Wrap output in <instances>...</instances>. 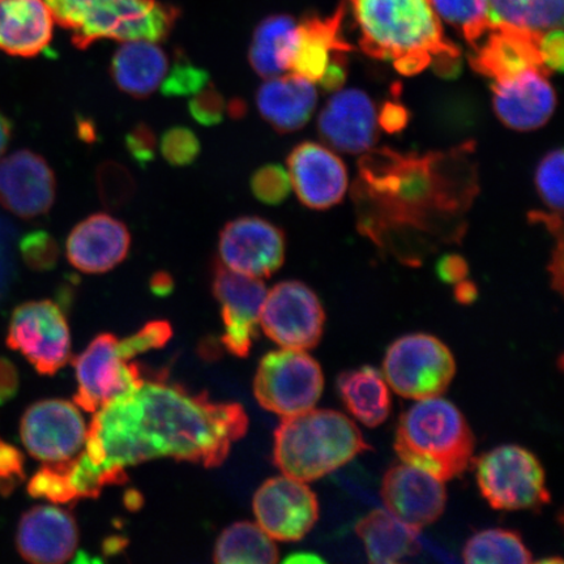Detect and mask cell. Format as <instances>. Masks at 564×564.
<instances>
[{
  "instance_id": "cell-1",
  "label": "cell",
  "mask_w": 564,
  "mask_h": 564,
  "mask_svg": "<svg viewBox=\"0 0 564 564\" xmlns=\"http://www.w3.org/2000/svg\"><path fill=\"white\" fill-rule=\"evenodd\" d=\"M249 417L242 405L215 403L206 393L144 382L95 412L82 453L105 486L129 481L126 467L172 457L216 468L242 440Z\"/></svg>"
},
{
  "instance_id": "cell-2",
  "label": "cell",
  "mask_w": 564,
  "mask_h": 564,
  "mask_svg": "<svg viewBox=\"0 0 564 564\" xmlns=\"http://www.w3.org/2000/svg\"><path fill=\"white\" fill-rule=\"evenodd\" d=\"M454 154H401L371 151L359 162L355 186L358 225L379 246L398 239H448L460 231V218L476 193L467 158Z\"/></svg>"
},
{
  "instance_id": "cell-3",
  "label": "cell",
  "mask_w": 564,
  "mask_h": 564,
  "mask_svg": "<svg viewBox=\"0 0 564 564\" xmlns=\"http://www.w3.org/2000/svg\"><path fill=\"white\" fill-rule=\"evenodd\" d=\"M359 30V46L376 59L392 62L405 76L433 63L460 58L444 34L432 0H348Z\"/></svg>"
},
{
  "instance_id": "cell-4",
  "label": "cell",
  "mask_w": 564,
  "mask_h": 564,
  "mask_svg": "<svg viewBox=\"0 0 564 564\" xmlns=\"http://www.w3.org/2000/svg\"><path fill=\"white\" fill-rule=\"evenodd\" d=\"M371 449L347 415L310 409L281 421L274 432L273 462L282 475L312 482L334 474Z\"/></svg>"
},
{
  "instance_id": "cell-5",
  "label": "cell",
  "mask_w": 564,
  "mask_h": 564,
  "mask_svg": "<svg viewBox=\"0 0 564 564\" xmlns=\"http://www.w3.org/2000/svg\"><path fill=\"white\" fill-rule=\"evenodd\" d=\"M475 447L467 419L456 405L440 397L419 400L401 415L394 440L401 462L443 482L468 470Z\"/></svg>"
},
{
  "instance_id": "cell-6",
  "label": "cell",
  "mask_w": 564,
  "mask_h": 564,
  "mask_svg": "<svg viewBox=\"0 0 564 564\" xmlns=\"http://www.w3.org/2000/svg\"><path fill=\"white\" fill-rule=\"evenodd\" d=\"M56 24L86 51L100 40L160 42L167 39L178 12L159 0H45Z\"/></svg>"
},
{
  "instance_id": "cell-7",
  "label": "cell",
  "mask_w": 564,
  "mask_h": 564,
  "mask_svg": "<svg viewBox=\"0 0 564 564\" xmlns=\"http://www.w3.org/2000/svg\"><path fill=\"white\" fill-rule=\"evenodd\" d=\"M479 491L494 510H531L550 502L545 469L527 448L506 444L476 463Z\"/></svg>"
},
{
  "instance_id": "cell-8",
  "label": "cell",
  "mask_w": 564,
  "mask_h": 564,
  "mask_svg": "<svg viewBox=\"0 0 564 564\" xmlns=\"http://www.w3.org/2000/svg\"><path fill=\"white\" fill-rule=\"evenodd\" d=\"M456 373V362L446 344L432 335L398 338L383 359L386 382L401 398L423 400L441 397Z\"/></svg>"
},
{
  "instance_id": "cell-9",
  "label": "cell",
  "mask_w": 564,
  "mask_h": 564,
  "mask_svg": "<svg viewBox=\"0 0 564 564\" xmlns=\"http://www.w3.org/2000/svg\"><path fill=\"white\" fill-rule=\"evenodd\" d=\"M324 390L321 365L306 350L268 352L253 379V394L265 411L292 417L313 409Z\"/></svg>"
},
{
  "instance_id": "cell-10",
  "label": "cell",
  "mask_w": 564,
  "mask_h": 564,
  "mask_svg": "<svg viewBox=\"0 0 564 564\" xmlns=\"http://www.w3.org/2000/svg\"><path fill=\"white\" fill-rule=\"evenodd\" d=\"M7 345L20 351L41 376H55L70 357L65 314L53 301L23 303L12 314Z\"/></svg>"
},
{
  "instance_id": "cell-11",
  "label": "cell",
  "mask_w": 564,
  "mask_h": 564,
  "mask_svg": "<svg viewBox=\"0 0 564 564\" xmlns=\"http://www.w3.org/2000/svg\"><path fill=\"white\" fill-rule=\"evenodd\" d=\"M259 323L281 348L308 350L321 341L326 313L313 289L284 281L267 292Z\"/></svg>"
},
{
  "instance_id": "cell-12",
  "label": "cell",
  "mask_w": 564,
  "mask_h": 564,
  "mask_svg": "<svg viewBox=\"0 0 564 564\" xmlns=\"http://www.w3.org/2000/svg\"><path fill=\"white\" fill-rule=\"evenodd\" d=\"M115 335H98L74 359L77 379L75 404L95 413L110 401L137 391L144 383L138 365L126 359Z\"/></svg>"
},
{
  "instance_id": "cell-13",
  "label": "cell",
  "mask_w": 564,
  "mask_h": 564,
  "mask_svg": "<svg viewBox=\"0 0 564 564\" xmlns=\"http://www.w3.org/2000/svg\"><path fill=\"white\" fill-rule=\"evenodd\" d=\"M20 435L32 457L44 463L69 460L80 453L87 426L77 405L61 399L39 401L21 419Z\"/></svg>"
},
{
  "instance_id": "cell-14",
  "label": "cell",
  "mask_w": 564,
  "mask_h": 564,
  "mask_svg": "<svg viewBox=\"0 0 564 564\" xmlns=\"http://www.w3.org/2000/svg\"><path fill=\"white\" fill-rule=\"evenodd\" d=\"M285 251L284 231L262 217H238L225 225L218 237L220 263L245 276H272L284 264Z\"/></svg>"
},
{
  "instance_id": "cell-15",
  "label": "cell",
  "mask_w": 564,
  "mask_h": 564,
  "mask_svg": "<svg viewBox=\"0 0 564 564\" xmlns=\"http://www.w3.org/2000/svg\"><path fill=\"white\" fill-rule=\"evenodd\" d=\"M258 525L272 540L293 542L306 538L319 519V502L306 482L281 476L268 479L252 502Z\"/></svg>"
},
{
  "instance_id": "cell-16",
  "label": "cell",
  "mask_w": 564,
  "mask_h": 564,
  "mask_svg": "<svg viewBox=\"0 0 564 564\" xmlns=\"http://www.w3.org/2000/svg\"><path fill=\"white\" fill-rule=\"evenodd\" d=\"M212 292L221 305L225 334L221 341L232 356H249L258 334L260 310L267 288L260 279L232 272L220 262L215 264Z\"/></svg>"
},
{
  "instance_id": "cell-17",
  "label": "cell",
  "mask_w": 564,
  "mask_h": 564,
  "mask_svg": "<svg viewBox=\"0 0 564 564\" xmlns=\"http://www.w3.org/2000/svg\"><path fill=\"white\" fill-rule=\"evenodd\" d=\"M56 197V178L47 161L30 150L0 158V204L24 220L51 212Z\"/></svg>"
},
{
  "instance_id": "cell-18",
  "label": "cell",
  "mask_w": 564,
  "mask_h": 564,
  "mask_svg": "<svg viewBox=\"0 0 564 564\" xmlns=\"http://www.w3.org/2000/svg\"><path fill=\"white\" fill-rule=\"evenodd\" d=\"M292 188L303 206L323 210L336 206L348 189L347 166L327 147L305 141L288 158Z\"/></svg>"
},
{
  "instance_id": "cell-19",
  "label": "cell",
  "mask_w": 564,
  "mask_h": 564,
  "mask_svg": "<svg viewBox=\"0 0 564 564\" xmlns=\"http://www.w3.org/2000/svg\"><path fill=\"white\" fill-rule=\"evenodd\" d=\"M380 496L388 511L419 529L434 524L447 505L444 482L405 463L387 470Z\"/></svg>"
},
{
  "instance_id": "cell-20",
  "label": "cell",
  "mask_w": 564,
  "mask_h": 564,
  "mask_svg": "<svg viewBox=\"0 0 564 564\" xmlns=\"http://www.w3.org/2000/svg\"><path fill=\"white\" fill-rule=\"evenodd\" d=\"M542 69L502 82H494L492 108L505 126L517 131H533L545 126L554 115L556 95Z\"/></svg>"
},
{
  "instance_id": "cell-21",
  "label": "cell",
  "mask_w": 564,
  "mask_h": 564,
  "mask_svg": "<svg viewBox=\"0 0 564 564\" xmlns=\"http://www.w3.org/2000/svg\"><path fill=\"white\" fill-rule=\"evenodd\" d=\"M376 106L359 89L337 90L324 106L317 130L327 144L349 154L369 151L378 138Z\"/></svg>"
},
{
  "instance_id": "cell-22",
  "label": "cell",
  "mask_w": 564,
  "mask_h": 564,
  "mask_svg": "<svg viewBox=\"0 0 564 564\" xmlns=\"http://www.w3.org/2000/svg\"><path fill=\"white\" fill-rule=\"evenodd\" d=\"M130 247V230L122 221L108 214H95L70 230L66 257L77 271L106 273L123 262Z\"/></svg>"
},
{
  "instance_id": "cell-23",
  "label": "cell",
  "mask_w": 564,
  "mask_h": 564,
  "mask_svg": "<svg viewBox=\"0 0 564 564\" xmlns=\"http://www.w3.org/2000/svg\"><path fill=\"white\" fill-rule=\"evenodd\" d=\"M79 529L73 514L52 506H37L21 518L18 552L34 564H62L76 552Z\"/></svg>"
},
{
  "instance_id": "cell-24",
  "label": "cell",
  "mask_w": 564,
  "mask_h": 564,
  "mask_svg": "<svg viewBox=\"0 0 564 564\" xmlns=\"http://www.w3.org/2000/svg\"><path fill=\"white\" fill-rule=\"evenodd\" d=\"M535 34L509 25H494L474 47L470 65L478 74L494 82L512 79L529 69L549 74L540 53V39Z\"/></svg>"
},
{
  "instance_id": "cell-25",
  "label": "cell",
  "mask_w": 564,
  "mask_h": 564,
  "mask_svg": "<svg viewBox=\"0 0 564 564\" xmlns=\"http://www.w3.org/2000/svg\"><path fill=\"white\" fill-rule=\"evenodd\" d=\"M54 24L45 0H0V52L34 58L52 44Z\"/></svg>"
},
{
  "instance_id": "cell-26",
  "label": "cell",
  "mask_w": 564,
  "mask_h": 564,
  "mask_svg": "<svg viewBox=\"0 0 564 564\" xmlns=\"http://www.w3.org/2000/svg\"><path fill=\"white\" fill-rule=\"evenodd\" d=\"M265 80L256 96L260 116L280 133L303 129L312 119L317 104L314 83L295 74Z\"/></svg>"
},
{
  "instance_id": "cell-27",
  "label": "cell",
  "mask_w": 564,
  "mask_h": 564,
  "mask_svg": "<svg viewBox=\"0 0 564 564\" xmlns=\"http://www.w3.org/2000/svg\"><path fill=\"white\" fill-rule=\"evenodd\" d=\"M344 13V6H340L333 17H312L297 23L289 63L292 74L317 83L335 54L352 51V46L341 35Z\"/></svg>"
},
{
  "instance_id": "cell-28",
  "label": "cell",
  "mask_w": 564,
  "mask_h": 564,
  "mask_svg": "<svg viewBox=\"0 0 564 564\" xmlns=\"http://www.w3.org/2000/svg\"><path fill=\"white\" fill-rule=\"evenodd\" d=\"M169 61L156 42L123 41L110 63V75L119 90L133 98H147L164 82Z\"/></svg>"
},
{
  "instance_id": "cell-29",
  "label": "cell",
  "mask_w": 564,
  "mask_h": 564,
  "mask_svg": "<svg viewBox=\"0 0 564 564\" xmlns=\"http://www.w3.org/2000/svg\"><path fill=\"white\" fill-rule=\"evenodd\" d=\"M421 529L404 523L390 511L376 510L358 521L356 533L362 540L369 561L392 564L420 553Z\"/></svg>"
},
{
  "instance_id": "cell-30",
  "label": "cell",
  "mask_w": 564,
  "mask_h": 564,
  "mask_svg": "<svg viewBox=\"0 0 564 564\" xmlns=\"http://www.w3.org/2000/svg\"><path fill=\"white\" fill-rule=\"evenodd\" d=\"M337 391L352 417L365 426L377 427L390 417V386L371 366L341 372L337 378Z\"/></svg>"
},
{
  "instance_id": "cell-31",
  "label": "cell",
  "mask_w": 564,
  "mask_h": 564,
  "mask_svg": "<svg viewBox=\"0 0 564 564\" xmlns=\"http://www.w3.org/2000/svg\"><path fill=\"white\" fill-rule=\"evenodd\" d=\"M297 21L288 15H273L260 23L252 35L249 61L263 79L284 74L293 51Z\"/></svg>"
},
{
  "instance_id": "cell-32",
  "label": "cell",
  "mask_w": 564,
  "mask_h": 564,
  "mask_svg": "<svg viewBox=\"0 0 564 564\" xmlns=\"http://www.w3.org/2000/svg\"><path fill=\"white\" fill-rule=\"evenodd\" d=\"M214 561L218 564H274L279 562V550L258 524L239 521L218 538Z\"/></svg>"
},
{
  "instance_id": "cell-33",
  "label": "cell",
  "mask_w": 564,
  "mask_h": 564,
  "mask_svg": "<svg viewBox=\"0 0 564 564\" xmlns=\"http://www.w3.org/2000/svg\"><path fill=\"white\" fill-rule=\"evenodd\" d=\"M564 0H489L492 25L544 34L563 26Z\"/></svg>"
},
{
  "instance_id": "cell-34",
  "label": "cell",
  "mask_w": 564,
  "mask_h": 564,
  "mask_svg": "<svg viewBox=\"0 0 564 564\" xmlns=\"http://www.w3.org/2000/svg\"><path fill=\"white\" fill-rule=\"evenodd\" d=\"M463 560L469 564H527L533 561L518 532L496 528L478 532L463 550Z\"/></svg>"
},
{
  "instance_id": "cell-35",
  "label": "cell",
  "mask_w": 564,
  "mask_h": 564,
  "mask_svg": "<svg viewBox=\"0 0 564 564\" xmlns=\"http://www.w3.org/2000/svg\"><path fill=\"white\" fill-rule=\"evenodd\" d=\"M442 21L453 25L475 47L492 25L489 0H432Z\"/></svg>"
},
{
  "instance_id": "cell-36",
  "label": "cell",
  "mask_w": 564,
  "mask_h": 564,
  "mask_svg": "<svg viewBox=\"0 0 564 564\" xmlns=\"http://www.w3.org/2000/svg\"><path fill=\"white\" fill-rule=\"evenodd\" d=\"M96 187L104 207L112 210L126 207L137 193L135 178L116 161H106L97 167Z\"/></svg>"
},
{
  "instance_id": "cell-37",
  "label": "cell",
  "mask_w": 564,
  "mask_h": 564,
  "mask_svg": "<svg viewBox=\"0 0 564 564\" xmlns=\"http://www.w3.org/2000/svg\"><path fill=\"white\" fill-rule=\"evenodd\" d=\"M69 460L45 463L44 467L28 484V494L33 498L46 499L47 502L58 505L76 503L79 498H77L73 485L69 482Z\"/></svg>"
},
{
  "instance_id": "cell-38",
  "label": "cell",
  "mask_w": 564,
  "mask_h": 564,
  "mask_svg": "<svg viewBox=\"0 0 564 564\" xmlns=\"http://www.w3.org/2000/svg\"><path fill=\"white\" fill-rule=\"evenodd\" d=\"M210 83L208 70L196 66L188 56L176 52L173 66L169 67L161 94L165 97H188L197 94Z\"/></svg>"
},
{
  "instance_id": "cell-39",
  "label": "cell",
  "mask_w": 564,
  "mask_h": 564,
  "mask_svg": "<svg viewBox=\"0 0 564 564\" xmlns=\"http://www.w3.org/2000/svg\"><path fill=\"white\" fill-rule=\"evenodd\" d=\"M535 188L550 210V215L562 216L563 210V150L549 152L535 171Z\"/></svg>"
},
{
  "instance_id": "cell-40",
  "label": "cell",
  "mask_w": 564,
  "mask_h": 564,
  "mask_svg": "<svg viewBox=\"0 0 564 564\" xmlns=\"http://www.w3.org/2000/svg\"><path fill=\"white\" fill-rule=\"evenodd\" d=\"M162 158L173 167H187L199 159L202 144L196 133L186 126H174L162 133Z\"/></svg>"
},
{
  "instance_id": "cell-41",
  "label": "cell",
  "mask_w": 564,
  "mask_h": 564,
  "mask_svg": "<svg viewBox=\"0 0 564 564\" xmlns=\"http://www.w3.org/2000/svg\"><path fill=\"white\" fill-rule=\"evenodd\" d=\"M251 193L265 206H279L292 192L288 169L279 164L259 167L251 176Z\"/></svg>"
},
{
  "instance_id": "cell-42",
  "label": "cell",
  "mask_w": 564,
  "mask_h": 564,
  "mask_svg": "<svg viewBox=\"0 0 564 564\" xmlns=\"http://www.w3.org/2000/svg\"><path fill=\"white\" fill-rule=\"evenodd\" d=\"M20 252L28 267L46 272L58 263L61 250L51 232L34 230L21 238Z\"/></svg>"
},
{
  "instance_id": "cell-43",
  "label": "cell",
  "mask_w": 564,
  "mask_h": 564,
  "mask_svg": "<svg viewBox=\"0 0 564 564\" xmlns=\"http://www.w3.org/2000/svg\"><path fill=\"white\" fill-rule=\"evenodd\" d=\"M172 335L171 324L165 321H154L145 324L139 333L119 340L118 345L123 357L131 361L133 357L143 355L145 351L164 348Z\"/></svg>"
},
{
  "instance_id": "cell-44",
  "label": "cell",
  "mask_w": 564,
  "mask_h": 564,
  "mask_svg": "<svg viewBox=\"0 0 564 564\" xmlns=\"http://www.w3.org/2000/svg\"><path fill=\"white\" fill-rule=\"evenodd\" d=\"M227 106L221 91L209 83L207 87L192 96V100L188 102V112L196 123L214 127L224 121Z\"/></svg>"
},
{
  "instance_id": "cell-45",
  "label": "cell",
  "mask_w": 564,
  "mask_h": 564,
  "mask_svg": "<svg viewBox=\"0 0 564 564\" xmlns=\"http://www.w3.org/2000/svg\"><path fill=\"white\" fill-rule=\"evenodd\" d=\"M24 455L0 438V496L10 497L25 481Z\"/></svg>"
},
{
  "instance_id": "cell-46",
  "label": "cell",
  "mask_w": 564,
  "mask_h": 564,
  "mask_svg": "<svg viewBox=\"0 0 564 564\" xmlns=\"http://www.w3.org/2000/svg\"><path fill=\"white\" fill-rule=\"evenodd\" d=\"M126 151L135 164L145 167L156 158L158 154V137L151 126L147 123H138L127 133Z\"/></svg>"
},
{
  "instance_id": "cell-47",
  "label": "cell",
  "mask_w": 564,
  "mask_h": 564,
  "mask_svg": "<svg viewBox=\"0 0 564 564\" xmlns=\"http://www.w3.org/2000/svg\"><path fill=\"white\" fill-rule=\"evenodd\" d=\"M540 53L542 63L549 74L563 73L564 39L562 28L542 34L540 39Z\"/></svg>"
},
{
  "instance_id": "cell-48",
  "label": "cell",
  "mask_w": 564,
  "mask_h": 564,
  "mask_svg": "<svg viewBox=\"0 0 564 564\" xmlns=\"http://www.w3.org/2000/svg\"><path fill=\"white\" fill-rule=\"evenodd\" d=\"M348 53H337L334 55V58L330 59L326 70L322 75L321 79L317 83L321 84V87L327 91H337L340 90L347 82L348 77V62H347Z\"/></svg>"
},
{
  "instance_id": "cell-49",
  "label": "cell",
  "mask_w": 564,
  "mask_h": 564,
  "mask_svg": "<svg viewBox=\"0 0 564 564\" xmlns=\"http://www.w3.org/2000/svg\"><path fill=\"white\" fill-rule=\"evenodd\" d=\"M378 126L388 133H398L409 123V112L404 105L399 102H386L377 112Z\"/></svg>"
},
{
  "instance_id": "cell-50",
  "label": "cell",
  "mask_w": 564,
  "mask_h": 564,
  "mask_svg": "<svg viewBox=\"0 0 564 564\" xmlns=\"http://www.w3.org/2000/svg\"><path fill=\"white\" fill-rule=\"evenodd\" d=\"M436 274L447 284H457L468 276L469 267L465 259L457 253H448L441 258L435 267Z\"/></svg>"
},
{
  "instance_id": "cell-51",
  "label": "cell",
  "mask_w": 564,
  "mask_h": 564,
  "mask_svg": "<svg viewBox=\"0 0 564 564\" xmlns=\"http://www.w3.org/2000/svg\"><path fill=\"white\" fill-rule=\"evenodd\" d=\"M20 387L19 372L9 359L0 357V405L17 397Z\"/></svg>"
},
{
  "instance_id": "cell-52",
  "label": "cell",
  "mask_w": 564,
  "mask_h": 564,
  "mask_svg": "<svg viewBox=\"0 0 564 564\" xmlns=\"http://www.w3.org/2000/svg\"><path fill=\"white\" fill-rule=\"evenodd\" d=\"M152 292L159 297H166L174 289V280L167 272H158L151 279Z\"/></svg>"
},
{
  "instance_id": "cell-53",
  "label": "cell",
  "mask_w": 564,
  "mask_h": 564,
  "mask_svg": "<svg viewBox=\"0 0 564 564\" xmlns=\"http://www.w3.org/2000/svg\"><path fill=\"white\" fill-rule=\"evenodd\" d=\"M478 291L474 282L463 280L455 284V299L462 305H469L477 299Z\"/></svg>"
},
{
  "instance_id": "cell-54",
  "label": "cell",
  "mask_w": 564,
  "mask_h": 564,
  "mask_svg": "<svg viewBox=\"0 0 564 564\" xmlns=\"http://www.w3.org/2000/svg\"><path fill=\"white\" fill-rule=\"evenodd\" d=\"M12 139V123L9 118H7L2 111H0V158H3V154L9 148Z\"/></svg>"
},
{
  "instance_id": "cell-55",
  "label": "cell",
  "mask_w": 564,
  "mask_h": 564,
  "mask_svg": "<svg viewBox=\"0 0 564 564\" xmlns=\"http://www.w3.org/2000/svg\"><path fill=\"white\" fill-rule=\"evenodd\" d=\"M227 110L231 118L241 119L246 116L247 104L241 98H232L227 106Z\"/></svg>"
},
{
  "instance_id": "cell-56",
  "label": "cell",
  "mask_w": 564,
  "mask_h": 564,
  "mask_svg": "<svg viewBox=\"0 0 564 564\" xmlns=\"http://www.w3.org/2000/svg\"><path fill=\"white\" fill-rule=\"evenodd\" d=\"M286 563H313V562H322L319 556L313 555V554H295L292 556H289V558L285 561Z\"/></svg>"
},
{
  "instance_id": "cell-57",
  "label": "cell",
  "mask_w": 564,
  "mask_h": 564,
  "mask_svg": "<svg viewBox=\"0 0 564 564\" xmlns=\"http://www.w3.org/2000/svg\"><path fill=\"white\" fill-rule=\"evenodd\" d=\"M143 503V499L139 497V494L135 491L127 494L126 497V506L131 510H138L139 506Z\"/></svg>"
}]
</instances>
